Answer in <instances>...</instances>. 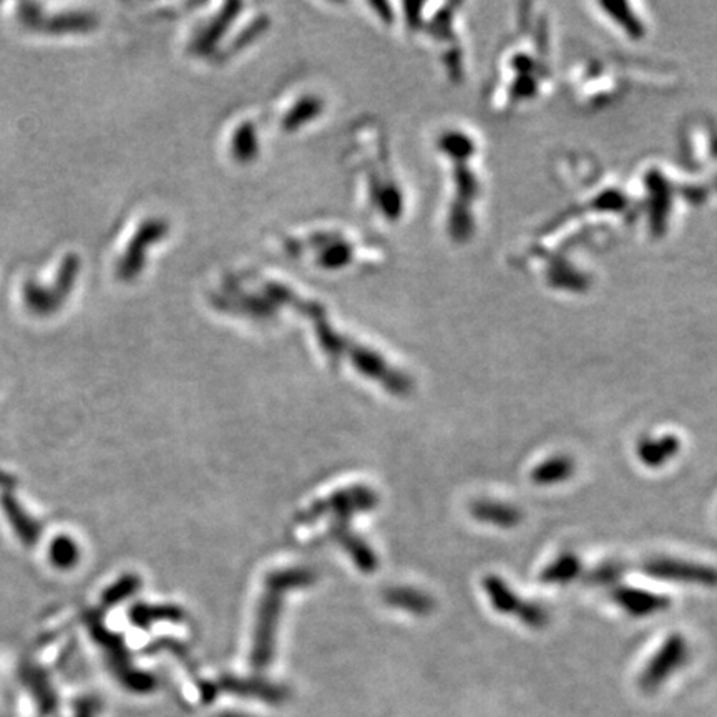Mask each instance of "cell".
I'll list each match as a JSON object with an SVG mask.
<instances>
[{"label":"cell","mask_w":717,"mask_h":717,"mask_svg":"<svg viewBox=\"0 0 717 717\" xmlns=\"http://www.w3.org/2000/svg\"><path fill=\"white\" fill-rule=\"evenodd\" d=\"M80 271L82 259L77 254L70 253L62 259L52 286L37 283L35 279H27L22 284V301L25 308L35 316H52L60 311L74 291Z\"/></svg>","instance_id":"6da1fadb"},{"label":"cell","mask_w":717,"mask_h":717,"mask_svg":"<svg viewBox=\"0 0 717 717\" xmlns=\"http://www.w3.org/2000/svg\"><path fill=\"white\" fill-rule=\"evenodd\" d=\"M475 515L480 520L495 523V525H513L517 523L520 513L512 507H503L502 503H480L475 507Z\"/></svg>","instance_id":"277c9868"},{"label":"cell","mask_w":717,"mask_h":717,"mask_svg":"<svg viewBox=\"0 0 717 717\" xmlns=\"http://www.w3.org/2000/svg\"><path fill=\"white\" fill-rule=\"evenodd\" d=\"M571 470H573V467H571L570 460L555 459L535 472V480L542 483L557 482L561 478L568 477Z\"/></svg>","instance_id":"8992f818"},{"label":"cell","mask_w":717,"mask_h":717,"mask_svg":"<svg viewBox=\"0 0 717 717\" xmlns=\"http://www.w3.org/2000/svg\"><path fill=\"white\" fill-rule=\"evenodd\" d=\"M97 24V15L88 10H60L49 14L44 9L30 30L45 35L88 34Z\"/></svg>","instance_id":"7a4b0ae2"},{"label":"cell","mask_w":717,"mask_h":717,"mask_svg":"<svg viewBox=\"0 0 717 717\" xmlns=\"http://www.w3.org/2000/svg\"><path fill=\"white\" fill-rule=\"evenodd\" d=\"M649 575L659 576V578H669V580L684 581H709L714 583L717 580L716 573L701 568V566L686 565V563H678V561H653L646 566Z\"/></svg>","instance_id":"3957f363"},{"label":"cell","mask_w":717,"mask_h":717,"mask_svg":"<svg viewBox=\"0 0 717 717\" xmlns=\"http://www.w3.org/2000/svg\"><path fill=\"white\" fill-rule=\"evenodd\" d=\"M623 598H618L621 605L626 606L631 613L635 615H644V613H653L654 610H659L666 606V600H661L658 596L644 595L639 591H633V593H621Z\"/></svg>","instance_id":"5b68a950"}]
</instances>
